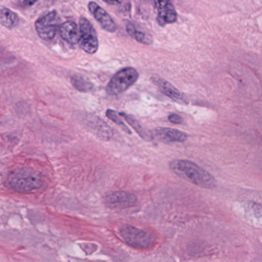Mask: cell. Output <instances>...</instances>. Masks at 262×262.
<instances>
[{"instance_id": "1", "label": "cell", "mask_w": 262, "mask_h": 262, "mask_svg": "<svg viewBox=\"0 0 262 262\" xmlns=\"http://www.w3.org/2000/svg\"><path fill=\"white\" fill-rule=\"evenodd\" d=\"M169 166L177 176L200 187L211 189L216 185L215 178L209 172L189 160H174Z\"/></svg>"}, {"instance_id": "2", "label": "cell", "mask_w": 262, "mask_h": 262, "mask_svg": "<svg viewBox=\"0 0 262 262\" xmlns=\"http://www.w3.org/2000/svg\"><path fill=\"white\" fill-rule=\"evenodd\" d=\"M42 184V177L32 169H16L8 178V186L18 192H32L41 188Z\"/></svg>"}, {"instance_id": "3", "label": "cell", "mask_w": 262, "mask_h": 262, "mask_svg": "<svg viewBox=\"0 0 262 262\" xmlns=\"http://www.w3.org/2000/svg\"><path fill=\"white\" fill-rule=\"evenodd\" d=\"M121 238L127 244L136 249H149L154 246L156 238L147 231L138 229L130 225H124L119 229Z\"/></svg>"}, {"instance_id": "4", "label": "cell", "mask_w": 262, "mask_h": 262, "mask_svg": "<svg viewBox=\"0 0 262 262\" xmlns=\"http://www.w3.org/2000/svg\"><path fill=\"white\" fill-rule=\"evenodd\" d=\"M138 78L139 74L135 69L124 68L114 75L106 88V92L110 95H121L135 84Z\"/></svg>"}, {"instance_id": "5", "label": "cell", "mask_w": 262, "mask_h": 262, "mask_svg": "<svg viewBox=\"0 0 262 262\" xmlns=\"http://www.w3.org/2000/svg\"><path fill=\"white\" fill-rule=\"evenodd\" d=\"M80 38L78 44L80 47L89 54H95L98 51V35L95 28L92 23L84 18L81 17L79 20Z\"/></svg>"}, {"instance_id": "6", "label": "cell", "mask_w": 262, "mask_h": 262, "mask_svg": "<svg viewBox=\"0 0 262 262\" xmlns=\"http://www.w3.org/2000/svg\"><path fill=\"white\" fill-rule=\"evenodd\" d=\"M60 18L56 12H52L35 21V29L40 38L49 41L53 39L58 31Z\"/></svg>"}, {"instance_id": "7", "label": "cell", "mask_w": 262, "mask_h": 262, "mask_svg": "<svg viewBox=\"0 0 262 262\" xmlns=\"http://www.w3.org/2000/svg\"><path fill=\"white\" fill-rule=\"evenodd\" d=\"M104 203L111 209H124L131 207L137 203L136 195L125 191H115L106 194Z\"/></svg>"}, {"instance_id": "8", "label": "cell", "mask_w": 262, "mask_h": 262, "mask_svg": "<svg viewBox=\"0 0 262 262\" xmlns=\"http://www.w3.org/2000/svg\"><path fill=\"white\" fill-rule=\"evenodd\" d=\"M157 11V20L161 26L172 24L177 20V12L172 0H152Z\"/></svg>"}, {"instance_id": "9", "label": "cell", "mask_w": 262, "mask_h": 262, "mask_svg": "<svg viewBox=\"0 0 262 262\" xmlns=\"http://www.w3.org/2000/svg\"><path fill=\"white\" fill-rule=\"evenodd\" d=\"M89 9L95 19L102 26L104 30L109 32H115L118 29L116 23L114 21L111 15L101 8L98 3L95 2H90L89 4Z\"/></svg>"}, {"instance_id": "10", "label": "cell", "mask_w": 262, "mask_h": 262, "mask_svg": "<svg viewBox=\"0 0 262 262\" xmlns=\"http://www.w3.org/2000/svg\"><path fill=\"white\" fill-rule=\"evenodd\" d=\"M154 134L156 138L163 143H175L185 142L188 139V135L183 131L170 127H157L154 129Z\"/></svg>"}, {"instance_id": "11", "label": "cell", "mask_w": 262, "mask_h": 262, "mask_svg": "<svg viewBox=\"0 0 262 262\" xmlns=\"http://www.w3.org/2000/svg\"><path fill=\"white\" fill-rule=\"evenodd\" d=\"M86 124L89 130L102 140H109L113 135L111 127L98 117L89 115L86 119Z\"/></svg>"}, {"instance_id": "12", "label": "cell", "mask_w": 262, "mask_h": 262, "mask_svg": "<svg viewBox=\"0 0 262 262\" xmlns=\"http://www.w3.org/2000/svg\"><path fill=\"white\" fill-rule=\"evenodd\" d=\"M152 80L154 84L161 91L162 93L169 97L172 101L180 103V104H186V101L183 95L179 92L177 88L174 87L169 81L158 76L152 77Z\"/></svg>"}, {"instance_id": "13", "label": "cell", "mask_w": 262, "mask_h": 262, "mask_svg": "<svg viewBox=\"0 0 262 262\" xmlns=\"http://www.w3.org/2000/svg\"><path fill=\"white\" fill-rule=\"evenodd\" d=\"M59 32L61 38L70 44H77L79 41L80 29L75 21H67L63 23L59 27Z\"/></svg>"}, {"instance_id": "14", "label": "cell", "mask_w": 262, "mask_h": 262, "mask_svg": "<svg viewBox=\"0 0 262 262\" xmlns=\"http://www.w3.org/2000/svg\"><path fill=\"white\" fill-rule=\"evenodd\" d=\"M0 23L8 29H13L18 25V15L10 9L0 6Z\"/></svg>"}, {"instance_id": "15", "label": "cell", "mask_w": 262, "mask_h": 262, "mask_svg": "<svg viewBox=\"0 0 262 262\" xmlns=\"http://www.w3.org/2000/svg\"><path fill=\"white\" fill-rule=\"evenodd\" d=\"M126 29H127V33H128L134 39L138 41V42L144 45H150L152 44V41H154L152 37L150 35L146 33V32L139 31L133 23H128V24H127Z\"/></svg>"}, {"instance_id": "16", "label": "cell", "mask_w": 262, "mask_h": 262, "mask_svg": "<svg viewBox=\"0 0 262 262\" xmlns=\"http://www.w3.org/2000/svg\"><path fill=\"white\" fill-rule=\"evenodd\" d=\"M72 84L78 92L88 93L94 89L93 84L81 75H74L72 78Z\"/></svg>"}, {"instance_id": "17", "label": "cell", "mask_w": 262, "mask_h": 262, "mask_svg": "<svg viewBox=\"0 0 262 262\" xmlns=\"http://www.w3.org/2000/svg\"><path fill=\"white\" fill-rule=\"evenodd\" d=\"M119 115H121V117L124 118V120L130 124L132 128L141 137V138H143V140H149V137L147 132L145 131L143 127H142L141 124H140L139 121H137L134 117L127 115V114L124 113V112L119 113Z\"/></svg>"}, {"instance_id": "18", "label": "cell", "mask_w": 262, "mask_h": 262, "mask_svg": "<svg viewBox=\"0 0 262 262\" xmlns=\"http://www.w3.org/2000/svg\"><path fill=\"white\" fill-rule=\"evenodd\" d=\"M106 116H107L111 121L115 122L117 125L119 126V127H121L124 132H126L128 134H131L130 129L127 127V125H125L124 121L119 118V115H118L115 111L111 110V109L107 110V112H106Z\"/></svg>"}, {"instance_id": "19", "label": "cell", "mask_w": 262, "mask_h": 262, "mask_svg": "<svg viewBox=\"0 0 262 262\" xmlns=\"http://www.w3.org/2000/svg\"><path fill=\"white\" fill-rule=\"evenodd\" d=\"M168 119L172 124H180L183 123V118L177 114H171L168 117Z\"/></svg>"}, {"instance_id": "20", "label": "cell", "mask_w": 262, "mask_h": 262, "mask_svg": "<svg viewBox=\"0 0 262 262\" xmlns=\"http://www.w3.org/2000/svg\"><path fill=\"white\" fill-rule=\"evenodd\" d=\"M103 1L110 5H120L122 3L123 0H103Z\"/></svg>"}, {"instance_id": "21", "label": "cell", "mask_w": 262, "mask_h": 262, "mask_svg": "<svg viewBox=\"0 0 262 262\" xmlns=\"http://www.w3.org/2000/svg\"><path fill=\"white\" fill-rule=\"evenodd\" d=\"M37 1H38V0H25V4L27 5V6H32Z\"/></svg>"}]
</instances>
